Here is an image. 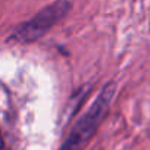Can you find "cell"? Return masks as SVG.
I'll list each match as a JSON object with an SVG mask.
<instances>
[{"instance_id": "6da1fadb", "label": "cell", "mask_w": 150, "mask_h": 150, "mask_svg": "<svg viewBox=\"0 0 150 150\" xmlns=\"http://www.w3.org/2000/svg\"><path fill=\"white\" fill-rule=\"evenodd\" d=\"M115 81H109L102 87V90L99 91L97 97L87 109V112L74 124L59 150H83L86 147V144L91 140V137L100 127L102 121L108 115L110 103L115 97Z\"/></svg>"}, {"instance_id": "7a4b0ae2", "label": "cell", "mask_w": 150, "mask_h": 150, "mask_svg": "<svg viewBox=\"0 0 150 150\" xmlns=\"http://www.w3.org/2000/svg\"><path fill=\"white\" fill-rule=\"evenodd\" d=\"M72 9L69 0H54L53 3L40 9L33 18L16 25L8 35V43L30 44L43 38L56 24H59Z\"/></svg>"}, {"instance_id": "3957f363", "label": "cell", "mask_w": 150, "mask_h": 150, "mask_svg": "<svg viewBox=\"0 0 150 150\" xmlns=\"http://www.w3.org/2000/svg\"><path fill=\"white\" fill-rule=\"evenodd\" d=\"M149 30H150V25H149Z\"/></svg>"}]
</instances>
